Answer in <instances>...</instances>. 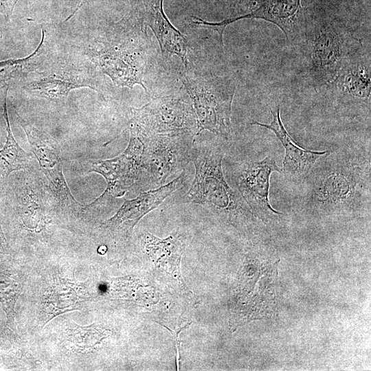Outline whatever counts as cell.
Returning a JSON list of instances; mask_svg holds the SVG:
<instances>
[{
    "label": "cell",
    "instance_id": "obj_1",
    "mask_svg": "<svg viewBox=\"0 0 371 371\" xmlns=\"http://www.w3.org/2000/svg\"><path fill=\"white\" fill-rule=\"evenodd\" d=\"M296 38L300 40L305 76L315 90L328 87L344 63L362 47L361 40L350 27L307 10Z\"/></svg>",
    "mask_w": 371,
    "mask_h": 371
},
{
    "label": "cell",
    "instance_id": "obj_2",
    "mask_svg": "<svg viewBox=\"0 0 371 371\" xmlns=\"http://www.w3.org/2000/svg\"><path fill=\"white\" fill-rule=\"evenodd\" d=\"M314 164L306 203L330 211L355 210L370 196V163L330 151Z\"/></svg>",
    "mask_w": 371,
    "mask_h": 371
},
{
    "label": "cell",
    "instance_id": "obj_3",
    "mask_svg": "<svg viewBox=\"0 0 371 371\" xmlns=\"http://www.w3.org/2000/svg\"><path fill=\"white\" fill-rule=\"evenodd\" d=\"M223 156L217 146L194 144L192 161L195 175L183 200L205 207L236 227H243L251 220L252 213L239 192L225 181Z\"/></svg>",
    "mask_w": 371,
    "mask_h": 371
},
{
    "label": "cell",
    "instance_id": "obj_4",
    "mask_svg": "<svg viewBox=\"0 0 371 371\" xmlns=\"http://www.w3.org/2000/svg\"><path fill=\"white\" fill-rule=\"evenodd\" d=\"M129 131L143 143L134 187L138 190L143 192L164 185L168 177L181 174L192 161L196 137L193 133L146 134Z\"/></svg>",
    "mask_w": 371,
    "mask_h": 371
},
{
    "label": "cell",
    "instance_id": "obj_5",
    "mask_svg": "<svg viewBox=\"0 0 371 371\" xmlns=\"http://www.w3.org/2000/svg\"><path fill=\"white\" fill-rule=\"evenodd\" d=\"M180 74L196 116L198 135L207 130L224 139H229L236 78L216 76L193 78L185 73Z\"/></svg>",
    "mask_w": 371,
    "mask_h": 371
},
{
    "label": "cell",
    "instance_id": "obj_6",
    "mask_svg": "<svg viewBox=\"0 0 371 371\" xmlns=\"http://www.w3.org/2000/svg\"><path fill=\"white\" fill-rule=\"evenodd\" d=\"M131 111L129 130L146 134L191 133L198 135L196 116L187 99L160 97Z\"/></svg>",
    "mask_w": 371,
    "mask_h": 371
},
{
    "label": "cell",
    "instance_id": "obj_7",
    "mask_svg": "<svg viewBox=\"0 0 371 371\" xmlns=\"http://www.w3.org/2000/svg\"><path fill=\"white\" fill-rule=\"evenodd\" d=\"M142 150L141 139L130 133L128 144L122 153L110 159L91 160L87 163L88 171L100 174L107 186L104 192L87 207L106 205L135 187Z\"/></svg>",
    "mask_w": 371,
    "mask_h": 371
},
{
    "label": "cell",
    "instance_id": "obj_8",
    "mask_svg": "<svg viewBox=\"0 0 371 371\" xmlns=\"http://www.w3.org/2000/svg\"><path fill=\"white\" fill-rule=\"evenodd\" d=\"M282 172L273 157L261 161H244L236 166L234 179L237 189L251 213L264 222L276 218L282 214L273 210L269 201L270 175Z\"/></svg>",
    "mask_w": 371,
    "mask_h": 371
},
{
    "label": "cell",
    "instance_id": "obj_9",
    "mask_svg": "<svg viewBox=\"0 0 371 371\" xmlns=\"http://www.w3.org/2000/svg\"><path fill=\"white\" fill-rule=\"evenodd\" d=\"M186 179L184 172L173 181L157 188L141 192L133 199H125L117 212L103 222L101 227L113 238L128 240L135 226L146 214L157 208L174 192L181 188Z\"/></svg>",
    "mask_w": 371,
    "mask_h": 371
},
{
    "label": "cell",
    "instance_id": "obj_10",
    "mask_svg": "<svg viewBox=\"0 0 371 371\" xmlns=\"http://www.w3.org/2000/svg\"><path fill=\"white\" fill-rule=\"evenodd\" d=\"M306 10L301 5V0H263L251 12L230 17L218 22L202 21L204 27L215 30L223 40V33L227 25L242 19H256L266 21L276 25L288 41L295 39L305 18Z\"/></svg>",
    "mask_w": 371,
    "mask_h": 371
},
{
    "label": "cell",
    "instance_id": "obj_11",
    "mask_svg": "<svg viewBox=\"0 0 371 371\" xmlns=\"http://www.w3.org/2000/svg\"><path fill=\"white\" fill-rule=\"evenodd\" d=\"M94 77L86 68L65 66L38 73L23 85V89L36 96L53 101H64L76 89L88 87L98 91Z\"/></svg>",
    "mask_w": 371,
    "mask_h": 371
},
{
    "label": "cell",
    "instance_id": "obj_12",
    "mask_svg": "<svg viewBox=\"0 0 371 371\" xmlns=\"http://www.w3.org/2000/svg\"><path fill=\"white\" fill-rule=\"evenodd\" d=\"M272 120L269 124L252 121L251 124L265 127L275 133L285 149L282 172L286 178L300 181L304 180L310 172L315 162L329 151H313L297 145L285 129L282 122L280 106L271 109Z\"/></svg>",
    "mask_w": 371,
    "mask_h": 371
},
{
    "label": "cell",
    "instance_id": "obj_13",
    "mask_svg": "<svg viewBox=\"0 0 371 371\" xmlns=\"http://www.w3.org/2000/svg\"><path fill=\"white\" fill-rule=\"evenodd\" d=\"M164 0H140L137 12L145 27L156 36L162 54L177 56L185 68L188 66V41L186 36L170 23L163 8Z\"/></svg>",
    "mask_w": 371,
    "mask_h": 371
},
{
    "label": "cell",
    "instance_id": "obj_14",
    "mask_svg": "<svg viewBox=\"0 0 371 371\" xmlns=\"http://www.w3.org/2000/svg\"><path fill=\"white\" fill-rule=\"evenodd\" d=\"M93 51V61L114 84L129 89L138 84L148 93L143 82L141 65L136 64L135 57L131 51L109 44H102V47Z\"/></svg>",
    "mask_w": 371,
    "mask_h": 371
},
{
    "label": "cell",
    "instance_id": "obj_15",
    "mask_svg": "<svg viewBox=\"0 0 371 371\" xmlns=\"http://www.w3.org/2000/svg\"><path fill=\"white\" fill-rule=\"evenodd\" d=\"M359 50L343 65L336 78L330 85L347 100L355 103H369L371 93L370 57Z\"/></svg>",
    "mask_w": 371,
    "mask_h": 371
},
{
    "label": "cell",
    "instance_id": "obj_16",
    "mask_svg": "<svg viewBox=\"0 0 371 371\" xmlns=\"http://www.w3.org/2000/svg\"><path fill=\"white\" fill-rule=\"evenodd\" d=\"M8 91L7 82H0V103L3 108L7 131L5 145L0 150V177L2 178L8 177L12 172L30 168L32 161V155L20 147L12 133L7 109Z\"/></svg>",
    "mask_w": 371,
    "mask_h": 371
},
{
    "label": "cell",
    "instance_id": "obj_17",
    "mask_svg": "<svg viewBox=\"0 0 371 371\" xmlns=\"http://www.w3.org/2000/svg\"><path fill=\"white\" fill-rule=\"evenodd\" d=\"M18 120L26 134L30 150L38 160L41 171L45 173L63 165L60 150L56 142L19 115Z\"/></svg>",
    "mask_w": 371,
    "mask_h": 371
},
{
    "label": "cell",
    "instance_id": "obj_18",
    "mask_svg": "<svg viewBox=\"0 0 371 371\" xmlns=\"http://www.w3.org/2000/svg\"><path fill=\"white\" fill-rule=\"evenodd\" d=\"M44 41L45 31L43 30L41 42L31 54L22 58L0 60V82L21 78L32 71L43 52Z\"/></svg>",
    "mask_w": 371,
    "mask_h": 371
},
{
    "label": "cell",
    "instance_id": "obj_19",
    "mask_svg": "<svg viewBox=\"0 0 371 371\" xmlns=\"http://www.w3.org/2000/svg\"><path fill=\"white\" fill-rule=\"evenodd\" d=\"M110 334L109 330L95 324L86 326L74 324L69 330L68 338L78 349L83 351L98 345Z\"/></svg>",
    "mask_w": 371,
    "mask_h": 371
},
{
    "label": "cell",
    "instance_id": "obj_20",
    "mask_svg": "<svg viewBox=\"0 0 371 371\" xmlns=\"http://www.w3.org/2000/svg\"><path fill=\"white\" fill-rule=\"evenodd\" d=\"M21 293L20 286L13 280L0 275V302L11 328L14 324L16 302Z\"/></svg>",
    "mask_w": 371,
    "mask_h": 371
},
{
    "label": "cell",
    "instance_id": "obj_21",
    "mask_svg": "<svg viewBox=\"0 0 371 371\" xmlns=\"http://www.w3.org/2000/svg\"><path fill=\"white\" fill-rule=\"evenodd\" d=\"M263 0H236L234 5L235 16H239L249 13L257 8Z\"/></svg>",
    "mask_w": 371,
    "mask_h": 371
},
{
    "label": "cell",
    "instance_id": "obj_22",
    "mask_svg": "<svg viewBox=\"0 0 371 371\" xmlns=\"http://www.w3.org/2000/svg\"><path fill=\"white\" fill-rule=\"evenodd\" d=\"M19 0H0V14L8 21Z\"/></svg>",
    "mask_w": 371,
    "mask_h": 371
},
{
    "label": "cell",
    "instance_id": "obj_23",
    "mask_svg": "<svg viewBox=\"0 0 371 371\" xmlns=\"http://www.w3.org/2000/svg\"><path fill=\"white\" fill-rule=\"evenodd\" d=\"M165 327L167 328L166 326H165ZM186 328H187V326H184V327L180 328V329L178 330L177 331L172 330H171L170 328H167L168 330H170V331L172 333V334L174 335V337H175V344H176L177 351V362L178 361V359H179V345H180V341H179V335H178L179 334V333H180L183 329Z\"/></svg>",
    "mask_w": 371,
    "mask_h": 371
},
{
    "label": "cell",
    "instance_id": "obj_24",
    "mask_svg": "<svg viewBox=\"0 0 371 371\" xmlns=\"http://www.w3.org/2000/svg\"><path fill=\"white\" fill-rule=\"evenodd\" d=\"M5 245V240L0 227V251L3 249Z\"/></svg>",
    "mask_w": 371,
    "mask_h": 371
},
{
    "label": "cell",
    "instance_id": "obj_25",
    "mask_svg": "<svg viewBox=\"0 0 371 371\" xmlns=\"http://www.w3.org/2000/svg\"><path fill=\"white\" fill-rule=\"evenodd\" d=\"M107 251V247L105 245H101L98 249V253L100 254H105Z\"/></svg>",
    "mask_w": 371,
    "mask_h": 371
}]
</instances>
